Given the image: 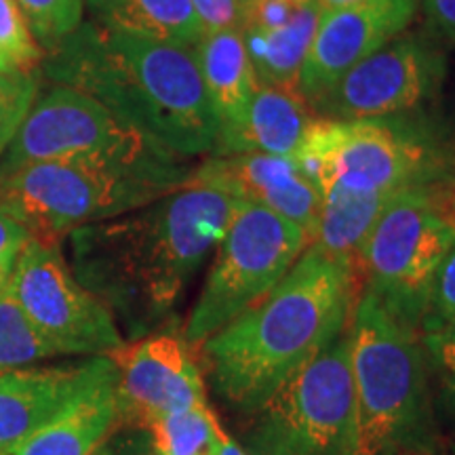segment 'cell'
<instances>
[{
	"instance_id": "1",
	"label": "cell",
	"mask_w": 455,
	"mask_h": 455,
	"mask_svg": "<svg viewBox=\"0 0 455 455\" xmlns=\"http://www.w3.org/2000/svg\"><path fill=\"white\" fill-rule=\"evenodd\" d=\"M244 201L188 181L158 201L76 228L68 235L70 268L135 341L171 325L188 283Z\"/></svg>"
},
{
	"instance_id": "2",
	"label": "cell",
	"mask_w": 455,
	"mask_h": 455,
	"mask_svg": "<svg viewBox=\"0 0 455 455\" xmlns=\"http://www.w3.org/2000/svg\"><path fill=\"white\" fill-rule=\"evenodd\" d=\"M358 295L355 259L308 244L283 281L196 346L221 405L249 415L348 327Z\"/></svg>"
},
{
	"instance_id": "3",
	"label": "cell",
	"mask_w": 455,
	"mask_h": 455,
	"mask_svg": "<svg viewBox=\"0 0 455 455\" xmlns=\"http://www.w3.org/2000/svg\"><path fill=\"white\" fill-rule=\"evenodd\" d=\"M44 74L100 101L118 121L181 158L207 155L220 118L190 47L83 21L47 51Z\"/></svg>"
},
{
	"instance_id": "4",
	"label": "cell",
	"mask_w": 455,
	"mask_h": 455,
	"mask_svg": "<svg viewBox=\"0 0 455 455\" xmlns=\"http://www.w3.org/2000/svg\"><path fill=\"white\" fill-rule=\"evenodd\" d=\"M188 158L148 144L26 164L0 178V198L34 238L60 241L76 228L131 213L190 181Z\"/></svg>"
},
{
	"instance_id": "5",
	"label": "cell",
	"mask_w": 455,
	"mask_h": 455,
	"mask_svg": "<svg viewBox=\"0 0 455 455\" xmlns=\"http://www.w3.org/2000/svg\"><path fill=\"white\" fill-rule=\"evenodd\" d=\"M355 455H432L436 449L424 346L415 329L361 291L348 321Z\"/></svg>"
},
{
	"instance_id": "6",
	"label": "cell",
	"mask_w": 455,
	"mask_h": 455,
	"mask_svg": "<svg viewBox=\"0 0 455 455\" xmlns=\"http://www.w3.org/2000/svg\"><path fill=\"white\" fill-rule=\"evenodd\" d=\"M411 112L367 121L315 116L295 163L321 198L327 190L398 195L409 188H451L449 152Z\"/></svg>"
},
{
	"instance_id": "7",
	"label": "cell",
	"mask_w": 455,
	"mask_h": 455,
	"mask_svg": "<svg viewBox=\"0 0 455 455\" xmlns=\"http://www.w3.org/2000/svg\"><path fill=\"white\" fill-rule=\"evenodd\" d=\"M455 243L449 188H409L388 203L361 251L356 278L403 325L419 333L435 272Z\"/></svg>"
},
{
	"instance_id": "8",
	"label": "cell",
	"mask_w": 455,
	"mask_h": 455,
	"mask_svg": "<svg viewBox=\"0 0 455 455\" xmlns=\"http://www.w3.org/2000/svg\"><path fill=\"white\" fill-rule=\"evenodd\" d=\"M243 419L238 445L249 455H355L348 327Z\"/></svg>"
},
{
	"instance_id": "9",
	"label": "cell",
	"mask_w": 455,
	"mask_h": 455,
	"mask_svg": "<svg viewBox=\"0 0 455 455\" xmlns=\"http://www.w3.org/2000/svg\"><path fill=\"white\" fill-rule=\"evenodd\" d=\"M310 244L293 221L244 203L215 244V258L188 316L184 338L192 348L270 293Z\"/></svg>"
},
{
	"instance_id": "10",
	"label": "cell",
	"mask_w": 455,
	"mask_h": 455,
	"mask_svg": "<svg viewBox=\"0 0 455 455\" xmlns=\"http://www.w3.org/2000/svg\"><path fill=\"white\" fill-rule=\"evenodd\" d=\"M9 287L57 355L112 356L127 344L112 312L76 281L60 241L30 236L17 255Z\"/></svg>"
},
{
	"instance_id": "11",
	"label": "cell",
	"mask_w": 455,
	"mask_h": 455,
	"mask_svg": "<svg viewBox=\"0 0 455 455\" xmlns=\"http://www.w3.org/2000/svg\"><path fill=\"white\" fill-rule=\"evenodd\" d=\"M445 76V55L428 34H401L358 61L312 101L327 121H367L418 110Z\"/></svg>"
},
{
	"instance_id": "12",
	"label": "cell",
	"mask_w": 455,
	"mask_h": 455,
	"mask_svg": "<svg viewBox=\"0 0 455 455\" xmlns=\"http://www.w3.org/2000/svg\"><path fill=\"white\" fill-rule=\"evenodd\" d=\"M148 144L155 141L118 121L100 101L76 89L53 84L38 95L0 156V178L26 164L100 152H129Z\"/></svg>"
},
{
	"instance_id": "13",
	"label": "cell",
	"mask_w": 455,
	"mask_h": 455,
	"mask_svg": "<svg viewBox=\"0 0 455 455\" xmlns=\"http://www.w3.org/2000/svg\"><path fill=\"white\" fill-rule=\"evenodd\" d=\"M118 371L116 396L121 426L144 428L152 419L201 403L204 378L195 348L173 323L146 338L127 341L112 355Z\"/></svg>"
},
{
	"instance_id": "14",
	"label": "cell",
	"mask_w": 455,
	"mask_h": 455,
	"mask_svg": "<svg viewBox=\"0 0 455 455\" xmlns=\"http://www.w3.org/2000/svg\"><path fill=\"white\" fill-rule=\"evenodd\" d=\"M422 0H363L323 11L315 41L301 68L298 93L312 104L358 61L405 34Z\"/></svg>"
},
{
	"instance_id": "15",
	"label": "cell",
	"mask_w": 455,
	"mask_h": 455,
	"mask_svg": "<svg viewBox=\"0 0 455 455\" xmlns=\"http://www.w3.org/2000/svg\"><path fill=\"white\" fill-rule=\"evenodd\" d=\"M116 378L112 356H91L61 367L0 371V455Z\"/></svg>"
},
{
	"instance_id": "16",
	"label": "cell",
	"mask_w": 455,
	"mask_h": 455,
	"mask_svg": "<svg viewBox=\"0 0 455 455\" xmlns=\"http://www.w3.org/2000/svg\"><path fill=\"white\" fill-rule=\"evenodd\" d=\"M190 180L230 192L244 203L270 209L298 224L310 243L316 235L323 198L301 173L295 158L270 155L212 156L195 169Z\"/></svg>"
},
{
	"instance_id": "17",
	"label": "cell",
	"mask_w": 455,
	"mask_h": 455,
	"mask_svg": "<svg viewBox=\"0 0 455 455\" xmlns=\"http://www.w3.org/2000/svg\"><path fill=\"white\" fill-rule=\"evenodd\" d=\"M310 106L298 91L258 84L244 116L220 131L213 156L270 155L293 158L312 123Z\"/></svg>"
},
{
	"instance_id": "18",
	"label": "cell",
	"mask_w": 455,
	"mask_h": 455,
	"mask_svg": "<svg viewBox=\"0 0 455 455\" xmlns=\"http://www.w3.org/2000/svg\"><path fill=\"white\" fill-rule=\"evenodd\" d=\"M116 382L118 378L83 396L4 455H93L121 426Z\"/></svg>"
},
{
	"instance_id": "19",
	"label": "cell",
	"mask_w": 455,
	"mask_h": 455,
	"mask_svg": "<svg viewBox=\"0 0 455 455\" xmlns=\"http://www.w3.org/2000/svg\"><path fill=\"white\" fill-rule=\"evenodd\" d=\"M195 53L221 129L232 127L244 116L258 89L243 32L220 30L203 34Z\"/></svg>"
},
{
	"instance_id": "20",
	"label": "cell",
	"mask_w": 455,
	"mask_h": 455,
	"mask_svg": "<svg viewBox=\"0 0 455 455\" xmlns=\"http://www.w3.org/2000/svg\"><path fill=\"white\" fill-rule=\"evenodd\" d=\"M321 15L323 9L316 0H306L298 4L287 24L276 30L261 32L243 28L241 32L258 84L298 91L301 68L315 41Z\"/></svg>"
},
{
	"instance_id": "21",
	"label": "cell",
	"mask_w": 455,
	"mask_h": 455,
	"mask_svg": "<svg viewBox=\"0 0 455 455\" xmlns=\"http://www.w3.org/2000/svg\"><path fill=\"white\" fill-rule=\"evenodd\" d=\"M84 7L93 24L114 32L190 49L203 38L190 0H84Z\"/></svg>"
},
{
	"instance_id": "22",
	"label": "cell",
	"mask_w": 455,
	"mask_h": 455,
	"mask_svg": "<svg viewBox=\"0 0 455 455\" xmlns=\"http://www.w3.org/2000/svg\"><path fill=\"white\" fill-rule=\"evenodd\" d=\"M396 195H361L348 190H327L323 195L316 235L310 244L323 251L355 259L373 230L375 221Z\"/></svg>"
},
{
	"instance_id": "23",
	"label": "cell",
	"mask_w": 455,
	"mask_h": 455,
	"mask_svg": "<svg viewBox=\"0 0 455 455\" xmlns=\"http://www.w3.org/2000/svg\"><path fill=\"white\" fill-rule=\"evenodd\" d=\"M218 415L207 403L163 415L144 426L158 455H212L220 430Z\"/></svg>"
},
{
	"instance_id": "24",
	"label": "cell",
	"mask_w": 455,
	"mask_h": 455,
	"mask_svg": "<svg viewBox=\"0 0 455 455\" xmlns=\"http://www.w3.org/2000/svg\"><path fill=\"white\" fill-rule=\"evenodd\" d=\"M53 356L60 355L32 325L7 283L0 291V371L21 369Z\"/></svg>"
},
{
	"instance_id": "25",
	"label": "cell",
	"mask_w": 455,
	"mask_h": 455,
	"mask_svg": "<svg viewBox=\"0 0 455 455\" xmlns=\"http://www.w3.org/2000/svg\"><path fill=\"white\" fill-rule=\"evenodd\" d=\"M32 36L44 51L60 44L83 24L84 0H15Z\"/></svg>"
},
{
	"instance_id": "26",
	"label": "cell",
	"mask_w": 455,
	"mask_h": 455,
	"mask_svg": "<svg viewBox=\"0 0 455 455\" xmlns=\"http://www.w3.org/2000/svg\"><path fill=\"white\" fill-rule=\"evenodd\" d=\"M38 91H41V76L34 68L0 70V156L36 101Z\"/></svg>"
},
{
	"instance_id": "27",
	"label": "cell",
	"mask_w": 455,
	"mask_h": 455,
	"mask_svg": "<svg viewBox=\"0 0 455 455\" xmlns=\"http://www.w3.org/2000/svg\"><path fill=\"white\" fill-rule=\"evenodd\" d=\"M0 57L21 70H32L43 60V47L32 36L15 0H0Z\"/></svg>"
},
{
	"instance_id": "28",
	"label": "cell",
	"mask_w": 455,
	"mask_h": 455,
	"mask_svg": "<svg viewBox=\"0 0 455 455\" xmlns=\"http://www.w3.org/2000/svg\"><path fill=\"white\" fill-rule=\"evenodd\" d=\"M455 316V243L449 247L445 258L432 278L428 301L419 321V335L439 331Z\"/></svg>"
},
{
	"instance_id": "29",
	"label": "cell",
	"mask_w": 455,
	"mask_h": 455,
	"mask_svg": "<svg viewBox=\"0 0 455 455\" xmlns=\"http://www.w3.org/2000/svg\"><path fill=\"white\" fill-rule=\"evenodd\" d=\"M203 34L220 30H243L247 20V0H190Z\"/></svg>"
},
{
	"instance_id": "30",
	"label": "cell",
	"mask_w": 455,
	"mask_h": 455,
	"mask_svg": "<svg viewBox=\"0 0 455 455\" xmlns=\"http://www.w3.org/2000/svg\"><path fill=\"white\" fill-rule=\"evenodd\" d=\"M424 348L428 350V356L439 371V378L445 386L447 395L455 401V316L447 325H443L439 331L422 335Z\"/></svg>"
},
{
	"instance_id": "31",
	"label": "cell",
	"mask_w": 455,
	"mask_h": 455,
	"mask_svg": "<svg viewBox=\"0 0 455 455\" xmlns=\"http://www.w3.org/2000/svg\"><path fill=\"white\" fill-rule=\"evenodd\" d=\"M298 4L299 3H295V0H249L247 20H244L243 28H253V30L261 32L276 30V28L287 24Z\"/></svg>"
},
{
	"instance_id": "32",
	"label": "cell",
	"mask_w": 455,
	"mask_h": 455,
	"mask_svg": "<svg viewBox=\"0 0 455 455\" xmlns=\"http://www.w3.org/2000/svg\"><path fill=\"white\" fill-rule=\"evenodd\" d=\"M93 455H158L150 435L138 426H118Z\"/></svg>"
},
{
	"instance_id": "33",
	"label": "cell",
	"mask_w": 455,
	"mask_h": 455,
	"mask_svg": "<svg viewBox=\"0 0 455 455\" xmlns=\"http://www.w3.org/2000/svg\"><path fill=\"white\" fill-rule=\"evenodd\" d=\"M426 30L436 43L455 44V0H422Z\"/></svg>"
},
{
	"instance_id": "34",
	"label": "cell",
	"mask_w": 455,
	"mask_h": 455,
	"mask_svg": "<svg viewBox=\"0 0 455 455\" xmlns=\"http://www.w3.org/2000/svg\"><path fill=\"white\" fill-rule=\"evenodd\" d=\"M30 236L32 235L28 226L0 198V258L15 261L17 255L24 249V244L30 241Z\"/></svg>"
},
{
	"instance_id": "35",
	"label": "cell",
	"mask_w": 455,
	"mask_h": 455,
	"mask_svg": "<svg viewBox=\"0 0 455 455\" xmlns=\"http://www.w3.org/2000/svg\"><path fill=\"white\" fill-rule=\"evenodd\" d=\"M212 455H249V453L244 451V449L238 445V443L220 426L218 439H215V443H213Z\"/></svg>"
},
{
	"instance_id": "36",
	"label": "cell",
	"mask_w": 455,
	"mask_h": 455,
	"mask_svg": "<svg viewBox=\"0 0 455 455\" xmlns=\"http://www.w3.org/2000/svg\"><path fill=\"white\" fill-rule=\"evenodd\" d=\"M316 3L323 11H333V9H344V7H350V4L363 3V0H316Z\"/></svg>"
},
{
	"instance_id": "37",
	"label": "cell",
	"mask_w": 455,
	"mask_h": 455,
	"mask_svg": "<svg viewBox=\"0 0 455 455\" xmlns=\"http://www.w3.org/2000/svg\"><path fill=\"white\" fill-rule=\"evenodd\" d=\"M13 259H3L0 258V291H3L4 287H7L9 278H11V272H13Z\"/></svg>"
},
{
	"instance_id": "38",
	"label": "cell",
	"mask_w": 455,
	"mask_h": 455,
	"mask_svg": "<svg viewBox=\"0 0 455 455\" xmlns=\"http://www.w3.org/2000/svg\"><path fill=\"white\" fill-rule=\"evenodd\" d=\"M449 203H451V207H453V212H455V181H453V186L449 188Z\"/></svg>"
},
{
	"instance_id": "39",
	"label": "cell",
	"mask_w": 455,
	"mask_h": 455,
	"mask_svg": "<svg viewBox=\"0 0 455 455\" xmlns=\"http://www.w3.org/2000/svg\"><path fill=\"white\" fill-rule=\"evenodd\" d=\"M4 68H11V66H7V61H4L3 57H0V70H4Z\"/></svg>"
},
{
	"instance_id": "40",
	"label": "cell",
	"mask_w": 455,
	"mask_h": 455,
	"mask_svg": "<svg viewBox=\"0 0 455 455\" xmlns=\"http://www.w3.org/2000/svg\"><path fill=\"white\" fill-rule=\"evenodd\" d=\"M295 3H304V0H295ZM247 4H249V0H247Z\"/></svg>"
}]
</instances>
